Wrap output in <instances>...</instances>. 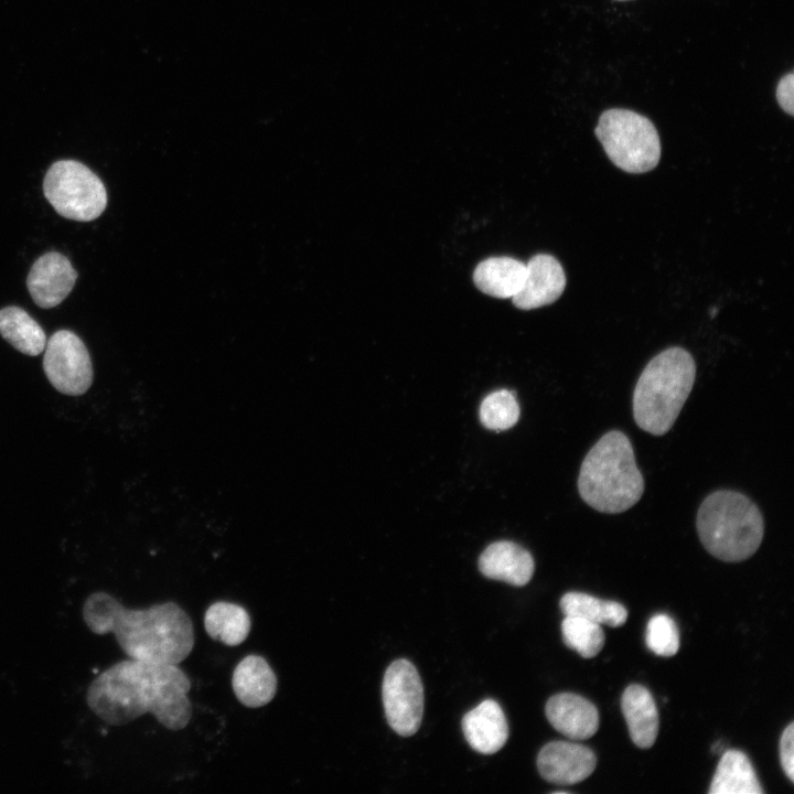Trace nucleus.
Listing matches in <instances>:
<instances>
[{
  "instance_id": "nucleus-1",
  "label": "nucleus",
  "mask_w": 794,
  "mask_h": 794,
  "mask_svg": "<svg viewBox=\"0 0 794 794\" xmlns=\"http://www.w3.org/2000/svg\"><path fill=\"white\" fill-rule=\"evenodd\" d=\"M191 680L178 664L128 658L103 670L88 686L89 709L112 726L151 713L169 730H181L192 718Z\"/></svg>"
},
{
  "instance_id": "nucleus-2",
  "label": "nucleus",
  "mask_w": 794,
  "mask_h": 794,
  "mask_svg": "<svg viewBox=\"0 0 794 794\" xmlns=\"http://www.w3.org/2000/svg\"><path fill=\"white\" fill-rule=\"evenodd\" d=\"M83 620L95 634L112 633L121 650L139 661L179 664L194 647L192 620L172 601L129 609L97 591L85 600Z\"/></svg>"
},
{
  "instance_id": "nucleus-3",
  "label": "nucleus",
  "mask_w": 794,
  "mask_h": 794,
  "mask_svg": "<svg viewBox=\"0 0 794 794\" xmlns=\"http://www.w3.org/2000/svg\"><path fill=\"white\" fill-rule=\"evenodd\" d=\"M577 484L580 497L600 513L619 514L634 506L645 482L629 437L620 430L605 432L586 454Z\"/></svg>"
},
{
  "instance_id": "nucleus-4",
  "label": "nucleus",
  "mask_w": 794,
  "mask_h": 794,
  "mask_svg": "<svg viewBox=\"0 0 794 794\" xmlns=\"http://www.w3.org/2000/svg\"><path fill=\"white\" fill-rule=\"evenodd\" d=\"M696 363L679 346L655 355L644 367L635 384L632 408L639 428L653 436L670 430L693 389Z\"/></svg>"
},
{
  "instance_id": "nucleus-5",
  "label": "nucleus",
  "mask_w": 794,
  "mask_h": 794,
  "mask_svg": "<svg viewBox=\"0 0 794 794\" xmlns=\"http://www.w3.org/2000/svg\"><path fill=\"white\" fill-rule=\"evenodd\" d=\"M696 528L704 548L717 559L738 562L760 547L764 521L760 508L745 494L718 490L701 502Z\"/></svg>"
},
{
  "instance_id": "nucleus-6",
  "label": "nucleus",
  "mask_w": 794,
  "mask_h": 794,
  "mask_svg": "<svg viewBox=\"0 0 794 794\" xmlns=\"http://www.w3.org/2000/svg\"><path fill=\"white\" fill-rule=\"evenodd\" d=\"M594 133L614 165L629 173L653 170L661 141L653 122L629 109L611 108L599 117Z\"/></svg>"
},
{
  "instance_id": "nucleus-7",
  "label": "nucleus",
  "mask_w": 794,
  "mask_h": 794,
  "mask_svg": "<svg viewBox=\"0 0 794 794\" xmlns=\"http://www.w3.org/2000/svg\"><path fill=\"white\" fill-rule=\"evenodd\" d=\"M43 192L61 216L73 221H93L107 205V192L101 180L75 160L53 163L45 173Z\"/></svg>"
},
{
  "instance_id": "nucleus-8",
  "label": "nucleus",
  "mask_w": 794,
  "mask_h": 794,
  "mask_svg": "<svg viewBox=\"0 0 794 794\" xmlns=\"http://www.w3.org/2000/svg\"><path fill=\"white\" fill-rule=\"evenodd\" d=\"M382 697L391 729L403 737L415 734L423 713V686L416 667L409 661L400 658L387 667Z\"/></svg>"
},
{
  "instance_id": "nucleus-9",
  "label": "nucleus",
  "mask_w": 794,
  "mask_h": 794,
  "mask_svg": "<svg viewBox=\"0 0 794 794\" xmlns=\"http://www.w3.org/2000/svg\"><path fill=\"white\" fill-rule=\"evenodd\" d=\"M44 373L60 393L78 396L93 383V366L83 341L68 330L55 332L46 342Z\"/></svg>"
},
{
  "instance_id": "nucleus-10",
  "label": "nucleus",
  "mask_w": 794,
  "mask_h": 794,
  "mask_svg": "<svg viewBox=\"0 0 794 794\" xmlns=\"http://www.w3.org/2000/svg\"><path fill=\"white\" fill-rule=\"evenodd\" d=\"M594 752L579 743L552 741L545 744L537 757V768L546 781L571 785L586 780L594 771Z\"/></svg>"
},
{
  "instance_id": "nucleus-11",
  "label": "nucleus",
  "mask_w": 794,
  "mask_h": 794,
  "mask_svg": "<svg viewBox=\"0 0 794 794\" xmlns=\"http://www.w3.org/2000/svg\"><path fill=\"white\" fill-rule=\"evenodd\" d=\"M77 272L62 254L50 251L33 264L26 286L33 301L41 308L50 309L60 304L72 291Z\"/></svg>"
},
{
  "instance_id": "nucleus-12",
  "label": "nucleus",
  "mask_w": 794,
  "mask_h": 794,
  "mask_svg": "<svg viewBox=\"0 0 794 794\" xmlns=\"http://www.w3.org/2000/svg\"><path fill=\"white\" fill-rule=\"evenodd\" d=\"M565 287L566 276L560 262L551 255L538 254L526 264L523 286L512 300L518 309L532 310L555 302Z\"/></svg>"
},
{
  "instance_id": "nucleus-13",
  "label": "nucleus",
  "mask_w": 794,
  "mask_h": 794,
  "mask_svg": "<svg viewBox=\"0 0 794 794\" xmlns=\"http://www.w3.org/2000/svg\"><path fill=\"white\" fill-rule=\"evenodd\" d=\"M545 711L550 725L569 739H589L598 731V709L580 695L556 694L547 700Z\"/></svg>"
},
{
  "instance_id": "nucleus-14",
  "label": "nucleus",
  "mask_w": 794,
  "mask_h": 794,
  "mask_svg": "<svg viewBox=\"0 0 794 794\" xmlns=\"http://www.w3.org/2000/svg\"><path fill=\"white\" fill-rule=\"evenodd\" d=\"M478 565L484 577L516 587L528 583L535 569L530 552L508 540L489 545L480 555Z\"/></svg>"
},
{
  "instance_id": "nucleus-15",
  "label": "nucleus",
  "mask_w": 794,
  "mask_h": 794,
  "mask_svg": "<svg viewBox=\"0 0 794 794\" xmlns=\"http://www.w3.org/2000/svg\"><path fill=\"white\" fill-rule=\"evenodd\" d=\"M461 727L470 747L483 754L497 752L508 738L505 715L493 699L483 700L466 712L462 718Z\"/></svg>"
},
{
  "instance_id": "nucleus-16",
  "label": "nucleus",
  "mask_w": 794,
  "mask_h": 794,
  "mask_svg": "<svg viewBox=\"0 0 794 794\" xmlns=\"http://www.w3.org/2000/svg\"><path fill=\"white\" fill-rule=\"evenodd\" d=\"M232 687L240 704L248 708H259L273 699L278 680L262 656L250 654L234 668Z\"/></svg>"
},
{
  "instance_id": "nucleus-17",
  "label": "nucleus",
  "mask_w": 794,
  "mask_h": 794,
  "mask_svg": "<svg viewBox=\"0 0 794 794\" xmlns=\"http://www.w3.org/2000/svg\"><path fill=\"white\" fill-rule=\"evenodd\" d=\"M621 709L633 743L641 749L651 748L658 734L659 719L650 690L639 684L627 686L621 697Z\"/></svg>"
},
{
  "instance_id": "nucleus-18",
  "label": "nucleus",
  "mask_w": 794,
  "mask_h": 794,
  "mask_svg": "<svg viewBox=\"0 0 794 794\" xmlns=\"http://www.w3.org/2000/svg\"><path fill=\"white\" fill-rule=\"evenodd\" d=\"M526 264L512 257H490L481 261L473 272L474 285L495 298H513L522 288Z\"/></svg>"
},
{
  "instance_id": "nucleus-19",
  "label": "nucleus",
  "mask_w": 794,
  "mask_h": 794,
  "mask_svg": "<svg viewBox=\"0 0 794 794\" xmlns=\"http://www.w3.org/2000/svg\"><path fill=\"white\" fill-rule=\"evenodd\" d=\"M764 791L749 758L739 750H727L717 765L709 794H762Z\"/></svg>"
},
{
  "instance_id": "nucleus-20",
  "label": "nucleus",
  "mask_w": 794,
  "mask_h": 794,
  "mask_svg": "<svg viewBox=\"0 0 794 794\" xmlns=\"http://www.w3.org/2000/svg\"><path fill=\"white\" fill-rule=\"evenodd\" d=\"M204 626L211 639L227 646H237L247 639L251 621L248 612L243 607L232 602L218 601L206 610Z\"/></svg>"
},
{
  "instance_id": "nucleus-21",
  "label": "nucleus",
  "mask_w": 794,
  "mask_h": 794,
  "mask_svg": "<svg viewBox=\"0 0 794 794\" xmlns=\"http://www.w3.org/2000/svg\"><path fill=\"white\" fill-rule=\"evenodd\" d=\"M0 334L15 350L30 356L39 355L46 345L43 329L19 307L0 310Z\"/></svg>"
},
{
  "instance_id": "nucleus-22",
  "label": "nucleus",
  "mask_w": 794,
  "mask_h": 794,
  "mask_svg": "<svg viewBox=\"0 0 794 794\" xmlns=\"http://www.w3.org/2000/svg\"><path fill=\"white\" fill-rule=\"evenodd\" d=\"M565 615L583 618L598 624L620 626L627 619V610L620 602L603 600L583 592H567L559 602Z\"/></svg>"
},
{
  "instance_id": "nucleus-23",
  "label": "nucleus",
  "mask_w": 794,
  "mask_h": 794,
  "mask_svg": "<svg viewBox=\"0 0 794 794\" xmlns=\"http://www.w3.org/2000/svg\"><path fill=\"white\" fill-rule=\"evenodd\" d=\"M561 633L565 644L584 658L594 657L605 641L601 624L578 616L565 615Z\"/></svg>"
},
{
  "instance_id": "nucleus-24",
  "label": "nucleus",
  "mask_w": 794,
  "mask_h": 794,
  "mask_svg": "<svg viewBox=\"0 0 794 794\" xmlns=\"http://www.w3.org/2000/svg\"><path fill=\"white\" fill-rule=\"evenodd\" d=\"M480 421L491 430L501 431L514 426L519 418L516 396L507 389L489 394L480 406Z\"/></svg>"
},
{
  "instance_id": "nucleus-25",
  "label": "nucleus",
  "mask_w": 794,
  "mask_h": 794,
  "mask_svg": "<svg viewBox=\"0 0 794 794\" xmlns=\"http://www.w3.org/2000/svg\"><path fill=\"white\" fill-rule=\"evenodd\" d=\"M645 643L658 656L675 655L679 648V633L675 621L664 613L653 615L646 626Z\"/></svg>"
},
{
  "instance_id": "nucleus-26",
  "label": "nucleus",
  "mask_w": 794,
  "mask_h": 794,
  "mask_svg": "<svg viewBox=\"0 0 794 794\" xmlns=\"http://www.w3.org/2000/svg\"><path fill=\"white\" fill-rule=\"evenodd\" d=\"M780 762L785 775L794 782V723L791 722L780 738Z\"/></svg>"
},
{
  "instance_id": "nucleus-27",
  "label": "nucleus",
  "mask_w": 794,
  "mask_h": 794,
  "mask_svg": "<svg viewBox=\"0 0 794 794\" xmlns=\"http://www.w3.org/2000/svg\"><path fill=\"white\" fill-rule=\"evenodd\" d=\"M776 100L790 116L794 115V73L784 75L776 86Z\"/></svg>"
},
{
  "instance_id": "nucleus-28",
  "label": "nucleus",
  "mask_w": 794,
  "mask_h": 794,
  "mask_svg": "<svg viewBox=\"0 0 794 794\" xmlns=\"http://www.w3.org/2000/svg\"><path fill=\"white\" fill-rule=\"evenodd\" d=\"M618 1H625V0H618Z\"/></svg>"
}]
</instances>
